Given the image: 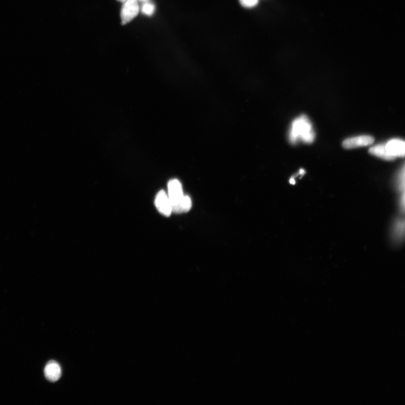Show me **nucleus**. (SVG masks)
<instances>
[{"mask_svg": "<svg viewBox=\"0 0 405 405\" xmlns=\"http://www.w3.org/2000/svg\"><path fill=\"white\" fill-rule=\"evenodd\" d=\"M289 141L296 144L299 140L305 143H311L315 139V132L308 118L301 115L293 122L289 136Z\"/></svg>", "mask_w": 405, "mask_h": 405, "instance_id": "nucleus-1", "label": "nucleus"}, {"mask_svg": "<svg viewBox=\"0 0 405 405\" xmlns=\"http://www.w3.org/2000/svg\"><path fill=\"white\" fill-rule=\"evenodd\" d=\"M371 154L386 160H392L395 158L386 150L385 144L377 145L371 147L369 150Z\"/></svg>", "mask_w": 405, "mask_h": 405, "instance_id": "nucleus-8", "label": "nucleus"}, {"mask_svg": "<svg viewBox=\"0 0 405 405\" xmlns=\"http://www.w3.org/2000/svg\"><path fill=\"white\" fill-rule=\"evenodd\" d=\"M117 1L121 2H124L126 1V0H117Z\"/></svg>", "mask_w": 405, "mask_h": 405, "instance_id": "nucleus-11", "label": "nucleus"}, {"mask_svg": "<svg viewBox=\"0 0 405 405\" xmlns=\"http://www.w3.org/2000/svg\"><path fill=\"white\" fill-rule=\"evenodd\" d=\"M386 145L388 152L394 157H404L405 155V144L403 140L398 139H392Z\"/></svg>", "mask_w": 405, "mask_h": 405, "instance_id": "nucleus-6", "label": "nucleus"}, {"mask_svg": "<svg viewBox=\"0 0 405 405\" xmlns=\"http://www.w3.org/2000/svg\"><path fill=\"white\" fill-rule=\"evenodd\" d=\"M44 374L49 381L55 382L61 377V367L59 363L55 361H49L45 367Z\"/></svg>", "mask_w": 405, "mask_h": 405, "instance_id": "nucleus-7", "label": "nucleus"}, {"mask_svg": "<svg viewBox=\"0 0 405 405\" xmlns=\"http://www.w3.org/2000/svg\"><path fill=\"white\" fill-rule=\"evenodd\" d=\"M241 5L248 9H251L258 5L259 0H239Z\"/></svg>", "mask_w": 405, "mask_h": 405, "instance_id": "nucleus-10", "label": "nucleus"}, {"mask_svg": "<svg viewBox=\"0 0 405 405\" xmlns=\"http://www.w3.org/2000/svg\"><path fill=\"white\" fill-rule=\"evenodd\" d=\"M138 1H148V0H138Z\"/></svg>", "mask_w": 405, "mask_h": 405, "instance_id": "nucleus-12", "label": "nucleus"}, {"mask_svg": "<svg viewBox=\"0 0 405 405\" xmlns=\"http://www.w3.org/2000/svg\"><path fill=\"white\" fill-rule=\"evenodd\" d=\"M155 6L151 2H146L144 4L142 8L143 13L147 16H152L155 11Z\"/></svg>", "mask_w": 405, "mask_h": 405, "instance_id": "nucleus-9", "label": "nucleus"}, {"mask_svg": "<svg viewBox=\"0 0 405 405\" xmlns=\"http://www.w3.org/2000/svg\"><path fill=\"white\" fill-rule=\"evenodd\" d=\"M168 191L167 195L171 202L172 212L176 213H184L183 202L185 196L180 182L176 179L169 181L168 184Z\"/></svg>", "mask_w": 405, "mask_h": 405, "instance_id": "nucleus-2", "label": "nucleus"}, {"mask_svg": "<svg viewBox=\"0 0 405 405\" xmlns=\"http://www.w3.org/2000/svg\"><path fill=\"white\" fill-rule=\"evenodd\" d=\"M121 12L122 25L129 23L139 14L140 7L138 0H126Z\"/></svg>", "mask_w": 405, "mask_h": 405, "instance_id": "nucleus-3", "label": "nucleus"}, {"mask_svg": "<svg viewBox=\"0 0 405 405\" xmlns=\"http://www.w3.org/2000/svg\"><path fill=\"white\" fill-rule=\"evenodd\" d=\"M155 204L159 212L166 216H170L172 212V206L167 194L164 191H160L155 198Z\"/></svg>", "mask_w": 405, "mask_h": 405, "instance_id": "nucleus-4", "label": "nucleus"}, {"mask_svg": "<svg viewBox=\"0 0 405 405\" xmlns=\"http://www.w3.org/2000/svg\"><path fill=\"white\" fill-rule=\"evenodd\" d=\"M374 139L372 136L362 135L347 139L343 142V147L346 149H353L369 146L373 144Z\"/></svg>", "mask_w": 405, "mask_h": 405, "instance_id": "nucleus-5", "label": "nucleus"}]
</instances>
